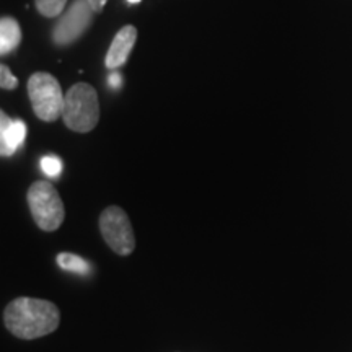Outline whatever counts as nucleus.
<instances>
[{"label":"nucleus","mask_w":352,"mask_h":352,"mask_svg":"<svg viewBox=\"0 0 352 352\" xmlns=\"http://www.w3.org/2000/svg\"><path fill=\"white\" fill-rule=\"evenodd\" d=\"M3 323L20 340H38L56 331L60 323V314L50 300L20 297L6 307Z\"/></svg>","instance_id":"f257e3e1"},{"label":"nucleus","mask_w":352,"mask_h":352,"mask_svg":"<svg viewBox=\"0 0 352 352\" xmlns=\"http://www.w3.org/2000/svg\"><path fill=\"white\" fill-rule=\"evenodd\" d=\"M64 124L70 131L85 132L94 131L100 120V103L95 88L88 83H76L65 94Z\"/></svg>","instance_id":"f03ea898"},{"label":"nucleus","mask_w":352,"mask_h":352,"mask_svg":"<svg viewBox=\"0 0 352 352\" xmlns=\"http://www.w3.org/2000/svg\"><path fill=\"white\" fill-rule=\"evenodd\" d=\"M21 28L20 23L12 16H3L0 20V54H10L20 46Z\"/></svg>","instance_id":"1a4fd4ad"},{"label":"nucleus","mask_w":352,"mask_h":352,"mask_svg":"<svg viewBox=\"0 0 352 352\" xmlns=\"http://www.w3.org/2000/svg\"><path fill=\"white\" fill-rule=\"evenodd\" d=\"M100 230L104 241L120 256H129L135 248V236L127 214L118 206H109L100 215Z\"/></svg>","instance_id":"39448f33"},{"label":"nucleus","mask_w":352,"mask_h":352,"mask_svg":"<svg viewBox=\"0 0 352 352\" xmlns=\"http://www.w3.org/2000/svg\"><path fill=\"white\" fill-rule=\"evenodd\" d=\"M108 83L113 90H120L122 87V77L120 72H111V76L108 77Z\"/></svg>","instance_id":"4468645a"},{"label":"nucleus","mask_w":352,"mask_h":352,"mask_svg":"<svg viewBox=\"0 0 352 352\" xmlns=\"http://www.w3.org/2000/svg\"><path fill=\"white\" fill-rule=\"evenodd\" d=\"M57 264H59L63 270L77 272V274H88V271H90V266H88L85 259L72 253L57 254Z\"/></svg>","instance_id":"9d476101"},{"label":"nucleus","mask_w":352,"mask_h":352,"mask_svg":"<svg viewBox=\"0 0 352 352\" xmlns=\"http://www.w3.org/2000/svg\"><path fill=\"white\" fill-rule=\"evenodd\" d=\"M28 95L33 111L41 121L52 122L63 118L65 95L56 77L36 72L28 80Z\"/></svg>","instance_id":"7ed1b4c3"},{"label":"nucleus","mask_w":352,"mask_h":352,"mask_svg":"<svg viewBox=\"0 0 352 352\" xmlns=\"http://www.w3.org/2000/svg\"><path fill=\"white\" fill-rule=\"evenodd\" d=\"M41 170L50 178H59L60 171H63V162L54 155H47L41 160Z\"/></svg>","instance_id":"f8f14e48"},{"label":"nucleus","mask_w":352,"mask_h":352,"mask_svg":"<svg viewBox=\"0 0 352 352\" xmlns=\"http://www.w3.org/2000/svg\"><path fill=\"white\" fill-rule=\"evenodd\" d=\"M16 85H19V80H16V77L10 72V69H8L6 64L0 65V87H2L3 90H15Z\"/></svg>","instance_id":"ddd939ff"},{"label":"nucleus","mask_w":352,"mask_h":352,"mask_svg":"<svg viewBox=\"0 0 352 352\" xmlns=\"http://www.w3.org/2000/svg\"><path fill=\"white\" fill-rule=\"evenodd\" d=\"M135 41H138V30H135V26H122L120 32L116 33V36H114L111 46L108 50L107 60H104L107 67L120 69L121 65H124L127 59H129V54Z\"/></svg>","instance_id":"0eeeda50"},{"label":"nucleus","mask_w":352,"mask_h":352,"mask_svg":"<svg viewBox=\"0 0 352 352\" xmlns=\"http://www.w3.org/2000/svg\"><path fill=\"white\" fill-rule=\"evenodd\" d=\"M38 12L46 19H54L64 12L67 0H34Z\"/></svg>","instance_id":"9b49d317"},{"label":"nucleus","mask_w":352,"mask_h":352,"mask_svg":"<svg viewBox=\"0 0 352 352\" xmlns=\"http://www.w3.org/2000/svg\"><path fill=\"white\" fill-rule=\"evenodd\" d=\"M95 13L88 0H74L52 32L54 43L57 46H67L77 41L91 25Z\"/></svg>","instance_id":"423d86ee"},{"label":"nucleus","mask_w":352,"mask_h":352,"mask_svg":"<svg viewBox=\"0 0 352 352\" xmlns=\"http://www.w3.org/2000/svg\"><path fill=\"white\" fill-rule=\"evenodd\" d=\"M0 153L12 157L23 144L26 138V124L21 120H10L6 113H0Z\"/></svg>","instance_id":"6e6552de"},{"label":"nucleus","mask_w":352,"mask_h":352,"mask_svg":"<svg viewBox=\"0 0 352 352\" xmlns=\"http://www.w3.org/2000/svg\"><path fill=\"white\" fill-rule=\"evenodd\" d=\"M88 2H90L91 8H94L96 13H100L104 8V6H107L108 0H88Z\"/></svg>","instance_id":"2eb2a0df"},{"label":"nucleus","mask_w":352,"mask_h":352,"mask_svg":"<svg viewBox=\"0 0 352 352\" xmlns=\"http://www.w3.org/2000/svg\"><path fill=\"white\" fill-rule=\"evenodd\" d=\"M127 2H129V3H139L140 0H127Z\"/></svg>","instance_id":"dca6fc26"},{"label":"nucleus","mask_w":352,"mask_h":352,"mask_svg":"<svg viewBox=\"0 0 352 352\" xmlns=\"http://www.w3.org/2000/svg\"><path fill=\"white\" fill-rule=\"evenodd\" d=\"M28 206L36 226L44 232H54L65 217L64 202L57 189L47 182H36L28 189Z\"/></svg>","instance_id":"20e7f679"}]
</instances>
